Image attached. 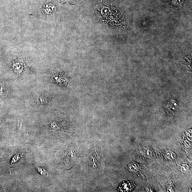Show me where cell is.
<instances>
[{
  "label": "cell",
  "mask_w": 192,
  "mask_h": 192,
  "mask_svg": "<svg viewBox=\"0 0 192 192\" xmlns=\"http://www.w3.org/2000/svg\"><path fill=\"white\" fill-rule=\"evenodd\" d=\"M135 185L131 182H126L123 183L121 184L118 187L120 191L130 192L133 190Z\"/></svg>",
  "instance_id": "1"
},
{
  "label": "cell",
  "mask_w": 192,
  "mask_h": 192,
  "mask_svg": "<svg viewBox=\"0 0 192 192\" xmlns=\"http://www.w3.org/2000/svg\"><path fill=\"white\" fill-rule=\"evenodd\" d=\"M37 99V102L40 105H45L47 103V100L46 98L44 96H38Z\"/></svg>",
  "instance_id": "2"
},
{
  "label": "cell",
  "mask_w": 192,
  "mask_h": 192,
  "mask_svg": "<svg viewBox=\"0 0 192 192\" xmlns=\"http://www.w3.org/2000/svg\"><path fill=\"white\" fill-rule=\"evenodd\" d=\"M7 94V90L5 85L0 83V96L4 97Z\"/></svg>",
  "instance_id": "3"
},
{
  "label": "cell",
  "mask_w": 192,
  "mask_h": 192,
  "mask_svg": "<svg viewBox=\"0 0 192 192\" xmlns=\"http://www.w3.org/2000/svg\"><path fill=\"white\" fill-rule=\"evenodd\" d=\"M21 155L20 154H16V156H14L12 161V163H14L16 161L19 160L21 158Z\"/></svg>",
  "instance_id": "4"
}]
</instances>
